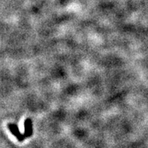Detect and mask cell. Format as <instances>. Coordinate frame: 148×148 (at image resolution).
Returning <instances> with one entry per match:
<instances>
[{
  "instance_id": "6da1fadb",
  "label": "cell",
  "mask_w": 148,
  "mask_h": 148,
  "mask_svg": "<svg viewBox=\"0 0 148 148\" xmlns=\"http://www.w3.org/2000/svg\"><path fill=\"white\" fill-rule=\"evenodd\" d=\"M8 129L11 131V132L14 134V136H15L20 141H22V140L26 138L25 134H22L20 133L19 130H18V126L16 125H14V124H9V125H8Z\"/></svg>"
},
{
  "instance_id": "7a4b0ae2",
  "label": "cell",
  "mask_w": 148,
  "mask_h": 148,
  "mask_svg": "<svg viewBox=\"0 0 148 148\" xmlns=\"http://www.w3.org/2000/svg\"><path fill=\"white\" fill-rule=\"evenodd\" d=\"M24 126H25V134L26 138L31 136L33 134V125H32V120L30 119H27L24 122Z\"/></svg>"
}]
</instances>
